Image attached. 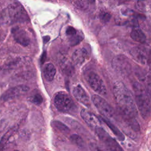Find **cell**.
<instances>
[{
  "label": "cell",
  "instance_id": "cell-12",
  "mask_svg": "<svg viewBox=\"0 0 151 151\" xmlns=\"http://www.w3.org/2000/svg\"><path fill=\"white\" fill-rule=\"evenodd\" d=\"M80 115L84 121L92 128L95 129L101 124L100 119L93 113L87 110L83 109L81 111Z\"/></svg>",
  "mask_w": 151,
  "mask_h": 151
},
{
  "label": "cell",
  "instance_id": "cell-27",
  "mask_svg": "<svg viewBox=\"0 0 151 151\" xmlns=\"http://www.w3.org/2000/svg\"><path fill=\"white\" fill-rule=\"evenodd\" d=\"M5 31L0 29V44L5 40Z\"/></svg>",
  "mask_w": 151,
  "mask_h": 151
},
{
  "label": "cell",
  "instance_id": "cell-7",
  "mask_svg": "<svg viewBox=\"0 0 151 151\" xmlns=\"http://www.w3.org/2000/svg\"><path fill=\"white\" fill-rule=\"evenodd\" d=\"M91 100L99 111L104 117L106 118L113 117L114 115V111L113 107L103 98L99 95L93 94Z\"/></svg>",
  "mask_w": 151,
  "mask_h": 151
},
{
  "label": "cell",
  "instance_id": "cell-23",
  "mask_svg": "<svg viewBox=\"0 0 151 151\" xmlns=\"http://www.w3.org/2000/svg\"><path fill=\"white\" fill-rule=\"evenodd\" d=\"M111 17V14L109 12L105 11H101L99 14V18L103 23L108 22L110 21Z\"/></svg>",
  "mask_w": 151,
  "mask_h": 151
},
{
  "label": "cell",
  "instance_id": "cell-15",
  "mask_svg": "<svg viewBox=\"0 0 151 151\" xmlns=\"http://www.w3.org/2000/svg\"><path fill=\"white\" fill-rule=\"evenodd\" d=\"M89 53L88 50L84 47L77 49L73 54L72 60L77 65H82L85 61L88 59Z\"/></svg>",
  "mask_w": 151,
  "mask_h": 151
},
{
  "label": "cell",
  "instance_id": "cell-14",
  "mask_svg": "<svg viewBox=\"0 0 151 151\" xmlns=\"http://www.w3.org/2000/svg\"><path fill=\"white\" fill-rule=\"evenodd\" d=\"M65 34L68 37L70 44L73 46L79 44L83 39V35L80 32L77 31L74 27L69 26L67 28Z\"/></svg>",
  "mask_w": 151,
  "mask_h": 151
},
{
  "label": "cell",
  "instance_id": "cell-18",
  "mask_svg": "<svg viewBox=\"0 0 151 151\" xmlns=\"http://www.w3.org/2000/svg\"><path fill=\"white\" fill-rule=\"evenodd\" d=\"M130 37L134 41L140 43L145 42L146 40V36L143 32L141 29L138 28L133 29L131 31Z\"/></svg>",
  "mask_w": 151,
  "mask_h": 151
},
{
  "label": "cell",
  "instance_id": "cell-28",
  "mask_svg": "<svg viewBox=\"0 0 151 151\" xmlns=\"http://www.w3.org/2000/svg\"><path fill=\"white\" fill-rule=\"evenodd\" d=\"M50 40V37H47V36H46V37H43V41H44V43H46L47 41H48V40Z\"/></svg>",
  "mask_w": 151,
  "mask_h": 151
},
{
  "label": "cell",
  "instance_id": "cell-9",
  "mask_svg": "<svg viewBox=\"0 0 151 151\" xmlns=\"http://www.w3.org/2000/svg\"><path fill=\"white\" fill-rule=\"evenodd\" d=\"M29 90V87L25 85H18L12 87L6 90L1 97L3 101H8L18 98L27 93Z\"/></svg>",
  "mask_w": 151,
  "mask_h": 151
},
{
  "label": "cell",
  "instance_id": "cell-1",
  "mask_svg": "<svg viewBox=\"0 0 151 151\" xmlns=\"http://www.w3.org/2000/svg\"><path fill=\"white\" fill-rule=\"evenodd\" d=\"M113 93L118 106L119 112L133 117L137 116V111L132 93L122 81L114 83Z\"/></svg>",
  "mask_w": 151,
  "mask_h": 151
},
{
  "label": "cell",
  "instance_id": "cell-10",
  "mask_svg": "<svg viewBox=\"0 0 151 151\" xmlns=\"http://www.w3.org/2000/svg\"><path fill=\"white\" fill-rule=\"evenodd\" d=\"M11 33L14 40L23 47H27L29 45L31 40L28 32L22 28L18 26L12 28Z\"/></svg>",
  "mask_w": 151,
  "mask_h": 151
},
{
  "label": "cell",
  "instance_id": "cell-21",
  "mask_svg": "<svg viewBox=\"0 0 151 151\" xmlns=\"http://www.w3.org/2000/svg\"><path fill=\"white\" fill-rule=\"evenodd\" d=\"M70 140L74 145L80 148H82L84 146V142L83 139L78 134H72L70 136Z\"/></svg>",
  "mask_w": 151,
  "mask_h": 151
},
{
  "label": "cell",
  "instance_id": "cell-6",
  "mask_svg": "<svg viewBox=\"0 0 151 151\" xmlns=\"http://www.w3.org/2000/svg\"><path fill=\"white\" fill-rule=\"evenodd\" d=\"M87 81L90 87L96 93L100 95H106L107 90L100 76L94 71H90L87 76Z\"/></svg>",
  "mask_w": 151,
  "mask_h": 151
},
{
  "label": "cell",
  "instance_id": "cell-26",
  "mask_svg": "<svg viewBox=\"0 0 151 151\" xmlns=\"http://www.w3.org/2000/svg\"><path fill=\"white\" fill-rule=\"evenodd\" d=\"M122 13L124 15L129 16V15H132L134 14V11L130 9L124 8V9H122Z\"/></svg>",
  "mask_w": 151,
  "mask_h": 151
},
{
  "label": "cell",
  "instance_id": "cell-11",
  "mask_svg": "<svg viewBox=\"0 0 151 151\" xmlns=\"http://www.w3.org/2000/svg\"><path fill=\"white\" fill-rule=\"evenodd\" d=\"M73 94L78 102L81 103L87 107H90L91 102L90 97L81 85L78 84L74 87L73 90Z\"/></svg>",
  "mask_w": 151,
  "mask_h": 151
},
{
  "label": "cell",
  "instance_id": "cell-3",
  "mask_svg": "<svg viewBox=\"0 0 151 151\" xmlns=\"http://www.w3.org/2000/svg\"><path fill=\"white\" fill-rule=\"evenodd\" d=\"M54 106L57 109L63 113L73 112L76 106L71 97L65 92L60 91L55 94L54 98Z\"/></svg>",
  "mask_w": 151,
  "mask_h": 151
},
{
  "label": "cell",
  "instance_id": "cell-22",
  "mask_svg": "<svg viewBox=\"0 0 151 151\" xmlns=\"http://www.w3.org/2000/svg\"><path fill=\"white\" fill-rule=\"evenodd\" d=\"M136 8L140 12H146L149 8L148 3L145 0H138L136 4Z\"/></svg>",
  "mask_w": 151,
  "mask_h": 151
},
{
  "label": "cell",
  "instance_id": "cell-16",
  "mask_svg": "<svg viewBox=\"0 0 151 151\" xmlns=\"http://www.w3.org/2000/svg\"><path fill=\"white\" fill-rule=\"evenodd\" d=\"M100 119L105 123V124L110 128V129L112 131V132L114 133V134L117 137V139L120 141H123L125 139L123 134L120 132V130L113 123H111L108 119H107L106 117L103 116L100 117Z\"/></svg>",
  "mask_w": 151,
  "mask_h": 151
},
{
  "label": "cell",
  "instance_id": "cell-8",
  "mask_svg": "<svg viewBox=\"0 0 151 151\" xmlns=\"http://www.w3.org/2000/svg\"><path fill=\"white\" fill-rule=\"evenodd\" d=\"M94 129L99 139L109 149L114 150H122V148L119 146L117 142L102 127L99 126Z\"/></svg>",
  "mask_w": 151,
  "mask_h": 151
},
{
  "label": "cell",
  "instance_id": "cell-24",
  "mask_svg": "<svg viewBox=\"0 0 151 151\" xmlns=\"http://www.w3.org/2000/svg\"><path fill=\"white\" fill-rule=\"evenodd\" d=\"M29 100L35 104L40 105L42 103L43 99H42V97L41 96V94L37 93V94H35L34 95H32V96H31L29 98Z\"/></svg>",
  "mask_w": 151,
  "mask_h": 151
},
{
  "label": "cell",
  "instance_id": "cell-20",
  "mask_svg": "<svg viewBox=\"0 0 151 151\" xmlns=\"http://www.w3.org/2000/svg\"><path fill=\"white\" fill-rule=\"evenodd\" d=\"M51 124L54 128L56 129L57 130H59L62 133H68L70 131L69 128L66 125H65L64 123H61L60 121L54 120L52 122Z\"/></svg>",
  "mask_w": 151,
  "mask_h": 151
},
{
  "label": "cell",
  "instance_id": "cell-2",
  "mask_svg": "<svg viewBox=\"0 0 151 151\" xmlns=\"http://www.w3.org/2000/svg\"><path fill=\"white\" fill-rule=\"evenodd\" d=\"M133 88L137 109L141 116L147 119L150 113V100L147 90L139 82L133 83Z\"/></svg>",
  "mask_w": 151,
  "mask_h": 151
},
{
  "label": "cell",
  "instance_id": "cell-19",
  "mask_svg": "<svg viewBox=\"0 0 151 151\" xmlns=\"http://www.w3.org/2000/svg\"><path fill=\"white\" fill-rule=\"evenodd\" d=\"M60 68L63 72L68 76H71L74 72V67L71 62L67 59H63L61 60L60 63Z\"/></svg>",
  "mask_w": 151,
  "mask_h": 151
},
{
  "label": "cell",
  "instance_id": "cell-31",
  "mask_svg": "<svg viewBox=\"0 0 151 151\" xmlns=\"http://www.w3.org/2000/svg\"><path fill=\"white\" fill-rule=\"evenodd\" d=\"M88 3L90 4H93L95 2V0H87Z\"/></svg>",
  "mask_w": 151,
  "mask_h": 151
},
{
  "label": "cell",
  "instance_id": "cell-13",
  "mask_svg": "<svg viewBox=\"0 0 151 151\" xmlns=\"http://www.w3.org/2000/svg\"><path fill=\"white\" fill-rule=\"evenodd\" d=\"M146 50L142 47H135L131 49L130 54L132 58L137 62L145 64L148 61V56L147 55Z\"/></svg>",
  "mask_w": 151,
  "mask_h": 151
},
{
  "label": "cell",
  "instance_id": "cell-17",
  "mask_svg": "<svg viewBox=\"0 0 151 151\" xmlns=\"http://www.w3.org/2000/svg\"><path fill=\"white\" fill-rule=\"evenodd\" d=\"M56 69L55 66L51 63L47 64L43 69L44 77L48 81H52L55 75Z\"/></svg>",
  "mask_w": 151,
  "mask_h": 151
},
{
  "label": "cell",
  "instance_id": "cell-4",
  "mask_svg": "<svg viewBox=\"0 0 151 151\" xmlns=\"http://www.w3.org/2000/svg\"><path fill=\"white\" fill-rule=\"evenodd\" d=\"M7 16L11 23H23L29 20L24 7L18 3L10 4L7 8Z\"/></svg>",
  "mask_w": 151,
  "mask_h": 151
},
{
  "label": "cell",
  "instance_id": "cell-5",
  "mask_svg": "<svg viewBox=\"0 0 151 151\" xmlns=\"http://www.w3.org/2000/svg\"><path fill=\"white\" fill-rule=\"evenodd\" d=\"M113 68L122 76L129 75L132 71V65L129 59L123 55L116 56L111 62Z\"/></svg>",
  "mask_w": 151,
  "mask_h": 151
},
{
  "label": "cell",
  "instance_id": "cell-29",
  "mask_svg": "<svg viewBox=\"0 0 151 151\" xmlns=\"http://www.w3.org/2000/svg\"><path fill=\"white\" fill-rule=\"evenodd\" d=\"M45 57H46V53H45V52H44L41 57V63H44V58H45Z\"/></svg>",
  "mask_w": 151,
  "mask_h": 151
},
{
  "label": "cell",
  "instance_id": "cell-30",
  "mask_svg": "<svg viewBox=\"0 0 151 151\" xmlns=\"http://www.w3.org/2000/svg\"><path fill=\"white\" fill-rule=\"evenodd\" d=\"M119 2H122V3H124V2H128L130 0H117Z\"/></svg>",
  "mask_w": 151,
  "mask_h": 151
},
{
  "label": "cell",
  "instance_id": "cell-25",
  "mask_svg": "<svg viewBox=\"0 0 151 151\" xmlns=\"http://www.w3.org/2000/svg\"><path fill=\"white\" fill-rule=\"evenodd\" d=\"M76 6L80 9H86L88 6V2L87 0H77L76 2Z\"/></svg>",
  "mask_w": 151,
  "mask_h": 151
}]
</instances>
